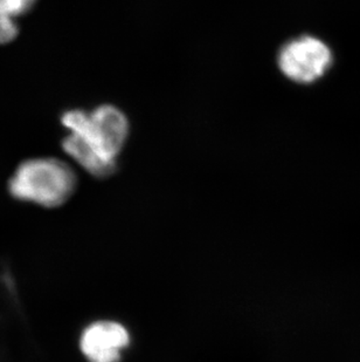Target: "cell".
<instances>
[{
	"label": "cell",
	"instance_id": "1",
	"mask_svg": "<svg viewBox=\"0 0 360 362\" xmlns=\"http://www.w3.org/2000/svg\"><path fill=\"white\" fill-rule=\"evenodd\" d=\"M61 123L71 132L62 141L66 154L94 177L106 178L115 173L129 135V121L122 110L112 105L92 112L68 110Z\"/></svg>",
	"mask_w": 360,
	"mask_h": 362
},
{
	"label": "cell",
	"instance_id": "2",
	"mask_svg": "<svg viewBox=\"0 0 360 362\" xmlns=\"http://www.w3.org/2000/svg\"><path fill=\"white\" fill-rule=\"evenodd\" d=\"M78 187V176L67 162L54 158H32L14 171L8 190L14 199L44 208L65 204Z\"/></svg>",
	"mask_w": 360,
	"mask_h": 362
},
{
	"label": "cell",
	"instance_id": "3",
	"mask_svg": "<svg viewBox=\"0 0 360 362\" xmlns=\"http://www.w3.org/2000/svg\"><path fill=\"white\" fill-rule=\"evenodd\" d=\"M280 69L296 83L309 85L322 79L333 64L331 48L313 35H302L283 45L277 57Z\"/></svg>",
	"mask_w": 360,
	"mask_h": 362
},
{
	"label": "cell",
	"instance_id": "4",
	"mask_svg": "<svg viewBox=\"0 0 360 362\" xmlns=\"http://www.w3.org/2000/svg\"><path fill=\"white\" fill-rule=\"evenodd\" d=\"M130 335L119 322H99L82 333L80 347L90 362H119L129 345Z\"/></svg>",
	"mask_w": 360,
	"mask_h": 362
},
{
	"label": "cell",
	"instance_id": "5",
	"mask_svg": "<svg viewBox=\"0 0 360 362\" xmlns=\"http://www.w3.org/2000/svg\"><path fill=\"white\" fill-rule=\"evenodd\" d=\"M37 0H0V45L10 44L19 35L18 18L28 14Z\"/></svg>",
	"mask_w": 360,
	"mask_h": 362
}]
</instances>
